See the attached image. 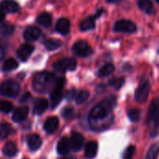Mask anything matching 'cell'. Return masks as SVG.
<instances>
[{
  "mask_svg": "<svg viewBox=\"0 0 159 159\" xmlns=\"http://www.w3.org/2000/svg\"><path fill=\"white\" fill-rule=\"evenodd\" d=\"M55 76L53 74L48 72H42L36 74L33 80V87L37 92H46L48 91L54 84Z\"/></svg>",
  "mask_w": 159,
  "mask_h": 159,
  "instance_id": "1",
  "label": "cell"
},
{
  "mask_svg": "<svg viewBox=\"0 0 159 159\" xmlns=\"http://www.w3.org/2000/svg\"><path fill=\"white\" fill-rule=\"evenodd\" d=\"M159 123V99L152 101L147 116V125L150 129L152 136L157 134V129Z\"/></svg>",
  "mask_w": 159,
  "mask_h": 159,
  "instance_id": "2",
  "label": "cell"
},
{
  "mask_svg": "<svg viewBox=\"0 0 159 159\" xmlns=\"http://www.w3.org/2000/svg\"><path fill=\"white\" fill-rule=\"evenodd\" d=\"M112 104L113 103L107 100L96 105L89 113V120L93 122V121H101L106 118L111 113Z\"/></svg>",
  "mask_w": 159,
  "mask_h": 159,
  "instance_id": "3",
  "label": "cell"
},
{
  "mask_svg": "<svg viewBox=\"0 0 159 159\" xmlns=\"http://www.w3.org/2000/svg\"><path fill=\"white\" fill-rule=\"evenodd\" d=\"M20 91V86L13 80H7L0 85V93L7 97H15Z\"/></svg>",
  "mask_w": 159,
  "mask_h": 159,
  "instance_id": "4",
  "label": "cell"
},
{
  "mask_svg": "<svg viewBox=\"0 0 159 159\" xmlns=\"http://www.w3.org/2000/svg\"><path fill=\"white\" fill-rule=\"evenodd\" d=\"M64 83H65V79L62 77V78H60L54 85L53 90L50 94L52 107H56L61 102L62 99V89H63Z\"/></svg>",
  "mask_w": 159,
  "mask_h": 159,
  "instance_id": "5",
  "label": "cell"
},
{
  "mask_svg": "<svg viewBox=\"0 0 159 159\" xmlns=\"http://www.w3.org/2000/svg\"><path fill=\"white\" fill-rule=\"evenodd\" d=\"M149 91H150V84L149 81L147 79H143L136 91H135V99L137 102H144L149 95Z\"/></svg>",
  "mask_w": 159,
  "mask_h": 159,
  "instance_id": "6",
  "label": "cell"
},
{
  "mask_svg": "<svg viewBox=\"0 0 159 159\" xmlns=\"http://www.w3.org/2000/svg\"><path fill=\"white\" fill-rule=\"evenodd\" d=\"M73 51L75 55L79 57H88L92 54L93 50L88 42L79 40L75 42L73 46Z\"/></svg>",
  "mask_w": 159,
  "mask_h": 159,
  "instance_id": "7",
  "label": "cell"
},
{
  "mask_svg": "<svg viewBox=\"0 0 159 159\" xmlns=\"http://www.w3.org/2000/svg\"><path fill=\"white\" fill-rule=\"evenodd\" d=\"M77 62L75 59L67 58L61 61H59L53 64V68L58 72H66V71H73L76 68Z\"/></svg>",
  "mask_w": 159,
  "mask_h": 159,
  "instance_id": "8",
  "label": "cell"
},
{
  "mask_svg": "<svg viewBox=\"0 0 159 159\" xmlns=\"http://www.w3.org/2000/svg\"><path fill=\"white\" fill-rule=\"evenodd\" d=\"M114 30L118 33H134L137 27L134 22L129 20H119L114 25Z\"/></svg>",
  "mask_w": 159,
  "mask_h": 159,
  "instance_id": "9",
  "label": "cell"
},
{
  "mask_svg": "<svg viewBox=\"0 0 159 159\" xmlns=\"http://www.w3.org/2000/svg\"><path fill=\"white\" fill-rule=\"evenodd\" d=\"M34 46L29 44V43H26V44H22L19 49L17 50V56L19 57V59L22 61H25L29 57L30 55L32 54V52L34 51Z\"/></svg>",
  "mask_w": 159,
  "mask_h": 159,
  "instance_id": "10",
  "label": "cell"
},
{
  "mask_svg": "<svg viewBox=\"0 0 159 159\" xmlns=\"http://www.w3.org/2000/svg\"><path fill=\"white\" fill-rule=\"evenodd\" d=\"M41 31L35 26H29L25 29L23 37L27 41H35L39 38Z\"/></svg>",
  "mask_w": 159,
  "mask_h": 159,
  "instance_id": "11",
  "label": "cell"
},
{
  "mask_svg": "<svg viewBox=\"0 0 159 159\" xmlns=\"http://www.w3.org/2000/svg\"><path fill=\"white\" fill-rule=\"evenodd\" d=\"M70 143L71 147L74 151H79L84 144V137L78 132H74L71 135Z\"/></svg>",
  "mask_w": 159,
  "mask_h": 159,
  "instance_id": "12",
  "label": "cell"
},
{
  "mask_svg": "<svg viewBox=\"0 0 159 159\" xmlns=\"http://www.w3.org/2000/svg\"><path fill=\"white\" fill-rule=\"evenodd\" d=\"M0 9L3 12L14 13L19 10V5L13 0H3L0 3Z\"/></svg>",
  "mask_w": 159,
  "mask_h": 159,
  "instance_id": "13",
  "label": "cell"
},
{
  "mask_svg": "<svg viewBox=\"0 0 159 159\" xmlns=\"http://www.w3.org/2000/svg\"><path fill=\"white\" fill-rule=\"evenodd\" d=\"M58 127H59V119H58V117H56V116L48 117V118L46 120L45 125H44L45 130H46L48 133H49V134L55 132V131L57 130Z\"/></svg>",
  "mask_w": 159,
  "mask_h": 159,
  "instance_id": "14",
  "label": "cell"
},
{
  "mask_svg": "<svg viewBox=\"0 0 159 159\" xmlns=\"http://www.w3.org/2000/svg\"><path fill=\"white\" fill-rule=\"evenodd\" d=\"M71 143L70 140L67 137H63L60 140V142L58 143V146H57V151L59 154L61 155H66L70 152L71 150Z\"/></svg>",
  "mask_w": 159,
  "mask_h": 159,
  "instance_id": "15",
  "label": "cell"
},
{
  "mask_svg": "<svg viewBox=\"0 0 159 159\" xmlns=\"http://www.w3.org/2000/svg\"><path fill=\"white\" fill-rule=\"evenodd\" d=\"M56 30L63 35L68 34L70 32V21H69V20H67L65 18L60 19L56 24Z\"/></svg>",
  "mask_w": 159,
  "mask_h": 159,
  "instance_id": "16",
  "label": "cell"
},
{
  "mask_svg": "<svg viewBox=\"0 0 159 159\" xmlns=\"http://www.w3.org/2000/svg\"><path fill=\"white\" fill-rule=\"evenodd\" d=\"M98 143L96 142H89L85 147V157L88 159L94 158L97 155Z\"/></svg>",
  "mask_w": 159,
  "mask_h": 159,
  "instance_id": "17",
  "label": "cell"
},
{
  "mask_svg": "<svg viewBox=\"0 0 159 159\" xmlns=\"http://www.w3.org/2000/svg\"><path fill=\"white\" fill-rule=\"evenodd\" d=\"M28 112H29V109L27 107H18L13 114V116H12L13 121L17 123L21 122L22 120L26 118Z\"/></svg>",
  "mask_w": 159,
  "mask_h": 159,
  "instance_id": "18",
  "label": "cell"
},
{
  "mask_svg": "<svg viewBox=\"0 0 159 159\" xmlns=\"http://www.w3.org/2000/svg\"><path fill=\"white\" fill-rule=\"evenodd\" d=\"M27 143H28L29 148L32 151H35V150H37V149L40 148V146L42 144V141H41V138L38 135L32 134V135L29 136L28 141H27Z\"/></svg>",
  "mask_w": 159,
  "mask_h": 159,
  "instance_id": "19",
  "label": "cell"
},
{
  "mask_svg": "<svg viewBox=\"0 0 159 159\" xmlns=\"http://www.w3.org/2000/svg\"><path fill=\"white\" fill-rule=\"evenodd\" d=\"M97 16H91L89 18H86L85 20H83L80 23V30L81 31H89L91 30L95 27V20H96Z\"/></svg>",
  "mask_w": 159,
  "mask_h": 159,
  "instance_id": "20",
  "label": "cell"
},
{
  "mask_svg": "<svg viewBox=\"0 0 159 159\" xmlns=\"http://www.w3.org/2000/svg\"><path fill=\"white\" fill-rule=\"evenodd\" d=\"M47 107H48V101H47L46 99L40 98V99H37V100L34 102V113L37 114V115L43 114V113L46 111Z\"/></svg>",
  "mask_w": 159,
  "mask_h": 159,
  "instance_id": "21",
  "label": "cell"
},
{
  "mask_svg": "<svg viewBox=\"0 0 159 159\" xmlns=\"http://www.w3.org/2000/svg\"><path fill=\"white\" fill-rule=\"evenodd\" d=\"M3 153L5 156L7 157H14L17 153H18V148H17V145L12 143V142H8L7 143L4 147H3Z\"/></svg>",
  "mask_w": 159,
  "mask_h": 159,
  "instance_id": "22",
  "label": "cell"
},
{
  "mask_svg": "<svg viewBox=\"0 0 159 159\" xmlns=\"http://www.w3.org/2000/svg\"><path fill=\"white\" fill-rule=\"evenodd\" d=\"M51 21H52V17L48 12L41 13L37 18V22L44 27H49L51 24Z\"/></svg>",
  "mask_w": 159,
  "mask_h": 159,
  "instance_id": "23",
  "label": "cell"
},
{
  "mask_svg": "<svg viewBox=\"0 0 159 159\" xmlns=\"http://www.w3.org/2000/svg\"><path fill=\"white\" fill-rule=\"evenodd\" d=\"M138 6L143 11L146 12L147 14H152L154 12V5L150 0H139Z\"/></svg>",
  "mask_w": 159,
  "mask_h": 159,
  "instance_id": "24",
  "label": "cell"
},
{
  "mask_svg": "<svg viewBox=\"0 0 159 159\" xmlns=\"http://www.w3.org/2000/svg\"><path fill=\"white\" fill-rule=\"evenodd\" d=\"M114 71H115V66L112 63H106L99 70L98 75L100 77H105V76L111 75Z\"/></svg>",
  "mask_w": 159,
  "mask_h": 159,
  "instance_id": "25",
  "label": "cell"
},
{
  "mask_svg": "<svg viewBox=\"0 0 159 159\" xmlns=\"http://www.w3.org/2000/svg\"><path fill=\"white\" fill-rule=\"evenodd\" d=\"M159 155V143H155L149 148L145 159H157Z\"/></svg>",
  "mask_w": 159,
  "mask_h": 159,
  "instance_id": "26",
  "label": "cell"
},
{
  "mask_svg": "<svg viewBox=\"0 0 159 159\" xmlns=\"http://www.w3.org/2000/svg\"><path fill=\"white\" fill-rule=\"evenodd\" d=\"M17 67H18L17 61L13 58H9L4 61L3 66H2V70L5 72H8V71H12V70L16 69Z\"/></svg>",
  "mask_w": 159,
  "mask_h": 159,
  "instance_id": "27",
  "label": "cell"
},
{
  "mask_svg": "<svg viewBox=\"0 0 159 159\" xmlns=\"http://www.w3.org/2000/svg\"><path fill=\"white\" fill-rule=\"evenodd\" d=\"M12 130L13 129L10 124H7V123L0 124V139L7 138L12 132Z\"/></svg>",
  "mask_w": 159,
  "mask_h": 159,
  "instance_id": "28",
  "label": "cell"
},
{
  "mask_svg": "<svg viewBox=\"0 0 159 159\" xmlns=\"http://www.w3.org/2000/svg\"><path fill=\"white\" fill-rule=\"evenodd\" d=\"M45 46L48 50H55L61 46V42L58 39H48L45 42Z\"/></svg>",
  "mask_w": 159,
  "mask_h": 159,
  "instance_id": "29",
  "label": "cell"
},
{
  "mask_svg": "<svg viewBox=\"0 0 159 159\" xmlns=\"http://www.w3.org/2000/svg\"><path fill=\"white\" fill-rule=\"evenodd\" d=\"M89 97V93L87 90H81L79 91L76 96H75V102L77 104H82L84 103Z\"/></svg>",
  "mask_w": 159,
  "mask_h": 159,
  "instance_id": "30",
  "label": "cell"
},
{
  "mask_svg": "<svg viewBox=\"0 0 159 159\" xmlns=\"http://www.w3.org/2000/svg\"><path fill=\"white\" fill-rule=\"evenodd\" d=\"M140 115H141L140 110H139V109H136V108L130 109V110L128 112L129 118L132 122H137V121L140 119Z\"/></svg>",
  "mask_w": 159,
  "mask_h": 159,
  "instance_id": "31",
  "label": "cell"
},
{
  "mask_svg": "<svg viewBox=\"0 0 159 159\" xmlns=\"http://www.w3.org/2000/svg\"><path fill=\"white\" fill-rule=\"evenodd\" d=\"M13 109V105L11 102L7 101L0 102V112L2 113H9Z\"/></svg>",
  "mask_w": 159,
  "mask_h": 159,
  "instance_id": "32",
  "label": "cell"
},
{
  "mask_svg": "<svg viewBox=\"0 0 159 159\" xmlns=\"http://www.w3.org/2000/svg\"><path fill=\"white\" fill-rule=\"evenodd\" d=\"M136 152V147L134 145H130L127 148L124 153V159H132Z\"/></svg>",
  "mask_w": 159,
  "mask_h": 159,
  "instance_id": "33",
  "label": "cell"
},
{
  "mask_svg": "<svg viewBox=\"0 0 159 159\" xmlns=\"http://www.w3.org/2000/svg\"><path fill=\"white\" fill-rule=\"evenodd\" d=\"M124 84V79L123 78H113L109 81V85L114 87L116 89H119Z\"/></svg>",
  "mask_w": 159,
  "mask_h": 159,
  "instance_id": "34",
  "label": "cell"
},
{
  "mask_svg": "<svg viewBox=\"0 0 159 159\" xmlns=\"http://www.w3.org/2000/svg\"><path fill=\"white\" fill-rule=\"evenodd\" d=\"M74 114H75V110H74V108H72V107H65V108L62 110V113H61L62 116H63L64 118H67V119L73 117Z\"/></svg>",
  "mask_w": 159,
  "mask_h": 159,
  "instance_id": "35",
  "label": "cell"
},
{
  "mask_svg": "<svg viewBox=\"0 0 159 159\" xmlns=\"http://www.w3.org/2000/svg\"><path fill=\"white\" fill-rule=\"evenodd\" d=\"M14 28L12 25H9V24H5L2 28H1V32L5 34V35H8L10 34H12Z\"/></svg>",
  "mask_w": 159,
  "mask_h": 159,
  "instance_id": "36",
  "label": "cell"
},
{
  "mask_svg": "<svg viewBox=\"0 0 159 159\" xmlns=\"http://www.w3.org/2000/svg\"><path fill=\"white\" fill-rule=\"evenodd\" d=\"M75 90H71V91H69V92H68V94H67V95H68V99H72L73 97H75Z\"/></svg>",
  "mask_w": 159,
  "mask_h": 159,
  "instance_id": "37",
  "label": "cell"
},
{
  "mask_svg": "<svg viewBox=\"0 0 159 159\" xmlns=\"http://www.w3.org/2000/svg\"><path fill=\"white\" fill-rule=\"evenodd\" d=\"M4 19H5V13L0 9V23L4 20Z\"/></svg>",
  "mask_w": 159,
  "mask_h": 159,
  "instance_id": "38",
  "label": "cell"
},
{
  "mask_svg": "<svg viewBox=\"0 0 159 159\" xmlns=\"http://www.w3.org/2000/svg\"><path fill=\"white\" fill-rule=\"evenodd\" d=\"M121 0H106L107 3H111V4H115V3H118L120 2Z\"/></svg>",
  "mask_w": 159,
  "mask_h": 159,
  "instance_id": "39",
  "label": "cell"
},
{
  "mask_svg": "<svg viewBox=\"0 0 159 159\" xmlns=\"http://www.w3.org/2000/svg\"><path fill=\"white\" fill-rule=\"evenodd\" d=\"M3 56V50H2V48H0V57H2Z\"/></svg>",
  "mask_w": 159,
  "mask_h": 159,
  "instance_id": "40",
  "label": "cell"
},
{
  "mask_svg": "<svg viewBox=\"0 0 159 159\" xmlns=\"http://www.w3.org/2000/svg\"><path fill=\"white\" fill-rule=\"evenodd\" d=\"M156 1H157V3L159 4V0H156Z\"/></svg>",
  "mask_w": 159,
  "mask_h": 159,
  "instance_id": "41",
  "label": "cell"
},
{
  "mask_svg": "<svg viewBox=\"0 0 159 159\" xmlns=\"http://www.w3.org/2000/svg\"><path fill=\"white\" fill-rule=\"evenodd\" d=\"M61 159H66V158H61Z\"/></svg>",
  "mask_w": 159,
  "mask_h": 159,
  "instance_id": "42",
  "label": "cell"
}]
</instances>
